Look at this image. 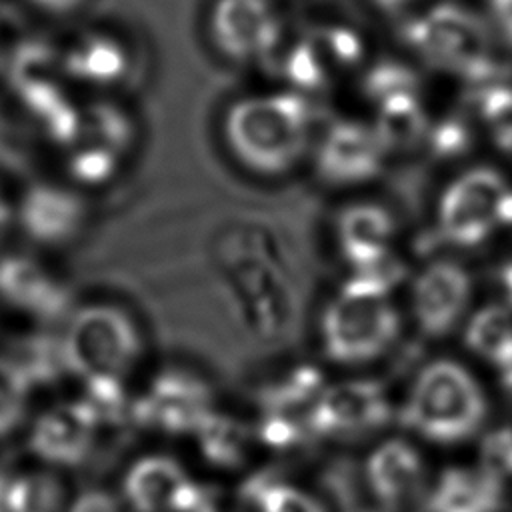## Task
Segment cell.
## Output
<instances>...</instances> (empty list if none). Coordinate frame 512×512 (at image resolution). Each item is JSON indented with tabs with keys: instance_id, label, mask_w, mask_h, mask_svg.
<instances>
[{
	"instance_id": "6da1fadb",
	"label": "cell",
	"mask_w": 512,
	"mask_h": 512,
	"mask_svg": "<svg viewBox=\"0 0 512 512\" xmlns=\"http://www.w3.org/2000/svg\"><path fill=\"white\" fill-rule=\"evenodd\" d=\"M314 114L296 92L246 94L232 100L220 122L228 154L248 172L274 178L308 154Z\"/></svg>"
},
{
	"instance_id": "7a4b0ae2",
	"label": "cell",
	"mask_w": 512,
	"mask_h": 512,
	"mask_svg": "<svg viewBox=\"0 0 512 512\" xmlns=\"http://www.w3.org/2000/svg\"><path fill=\"white\" fill-rule=\"evenodd\" d=\"M488 402L478 378L460 362L438 358L420 368L410 384L402 418L410 430L434 444H460L472 438Z\"/></svg>"
},
{
	"instance_id": "3957f363",
	"label": "cell",
	"mask_w": 512,
	"mask_h": 512,
	"mask_svg": "<svg viewBox=\"0 0 512 512\" xmlns=\"http://www.w3.org/2000/svg\"><path fill=\"white\" fill-rule=\"evenodd\" d=\"M60 352L66 372L84 382L124 380L144 354V334L126 306L86 302L70 312Z\"/></svg>"
},
{
	"instance_id": "277c9868",
	"label": "cell",
	"mask_w": 512,
	"mask_h": 512,
	"mask_svg": "<svg viewBox=\"0 0 512 512\" xmlns=\"http://www.w3.org/2000/svg\"><path fill=\"white\" fill-rule=\"evenodd\" d=\"M400 328V312L390 294L346 280L322 310L320 344L336 364H366L390 350Z\"/></svg>"
},
{
	"instance_id": "5b68a950",
	"label": "cell",
	"mask_w": 512,
	"mask_h": 512,
	"mask_svg": "<svg viewBox=\"0 0 512 512\" xmlns=\"http://www.w3.org/2000/svg\"><path fill=\"white\" fill-rule=\"evenodd\" d=\"M512 186L492 166H472L456 174L436 202L440 236L460 248L480 246L508 226Z\"/></svg>"
},
{
	"instance_id": "8992f818",
	"label": "cell",
	"mask_w": 512,
	"mask_h": 512,
	"mask_svg": "<svg viewBox=\"0 0 512 512\" xmlns=\"http://www.w3.org/2000/svg\"><path fill=\"white\" fill-rule=\"evenodd\" d=\"M212 48L234 64L266 60L282 38L272 0H214L208 12Z\"/></svg>"
},
{
	"instance_id": "52a82bcc",
	"label": "cell",
	"mask_w": 512,
	"mask_h": 512,
	"mask_svg": "<svg viewBox=\"0 0 512 512\" xmlns=\"http://www.w3.org/2000/svg\"><path fill=\"white\" fill-rule=\"evenodd\" d=\"M386 156L388 148L372 122L342 118L316 142L314 168L330 186H362L382 172Z\"/></svg>"
},
{
	"instance_id": "ba28073f",
	"label": "cell",
	"mask_w": 512,
	"mask_h": 512,
	"mask_svg": "<svg viewBox=\"0 0 512 512\" xmlns=\"http://www.w3.org/2000/svg\"><path fill=\"white\" fill-rule=\"evenodd\" d=\"M14 206L16 226L30 242L46 250L74 244L90 218L82 192L60 182L30 184Z\"/></svg>"
},
{
	"instance_id": "9c48e42d",
	"label": "cell",
	"mask_w": 512,
	"mask_h": 512,
	"mask_svg": "<svg viewBox=\"0 0 512 512\" xmlns=\"http://www.w3.org/2000/svg\"><path fill=\"white\" fill-rule=\"evenodd\" d=\"M122 502L132 512H214L202 488L166 454L140 456L126 468Z\"/></svg>"
},
{
	"instance_id": "30bf717a",
	"label": "cell",
	"mask_w": 512,
	"mask_h": 512,
	"mask_svg": "<svg viewBox=\"0 0 512 512\" xmlns=\"http://www.w3.org/2000/svg\"><path fill=\"white\" fill-rule=\"evenodd\" d=\"M390 420V400L376 380H346L326 386L306 412L312 434L350 438L382 428Z\"/></svg>"
},
{
	"instance_id": "8fae6325",
	"label": "cell",
	"mask_w": 512,
	"mask_h": 512,
	"mask_svg": "<svg viewBox=\"0 0 512 512\" xmlns=\"http://www.w3.org/2000/svg\"><path fill=\"white\" fill-rule=\"evenodd\" d=\"M412 46L434 66L468 70L486 62L482 22L454 4H440L422 14L410 28Z\"/></svg>"
},
{
	"instance_id": "7c38bea8",
	"label": "cell",
	"mask_w": 512,
	"mask_h": 512,
	"mask_svg": "<svg viewBox=\"0 0 512 512\" xmlns=\"http://www.w3.org/2000/svg\"><path fill=\"white\" fill-rule=\"evenodd\" d=\"M470 300L468 270L448 258L428 262L410 284V314L430 338L450 334L468 316Z\"/></svg>"
},
{
	"instance_id": "4fadbf2b",
	"label": "cell",
	"mask_w": 512,
	"mask_h": 512,
	"mask_svg": "<svg viewBox=\"0 0 512 512\" xmlns=\"http://www.w3.org/2000/svg\"><path fill=\"white\" fill-rule=\"evenodd\" d=\"M98 424L82 400L56 404L32 422L28 448L46 466H76L90 454Z\"/></svg>"
},
{
	"instance_id": "5bb4252c",
	"label": "cell",
	"mask_w": 512,
	"mask_h": 512,
	"mask_svg": "<svg viewBox=\"0 0 512 512\" xmlns=\"http://www.w3.org/2000/svg\"><path fill=\"white\" fill-rule=\"evenodd\" d=\"M144 410L154 426L176 434H196L214 412L210 388L186 370L160 374L144 398Z\"/></svg>"
},
{
	"instance_id": "9a60e30c",
	"label": "cell",
	"mask_w": 512,
	"mask_h": 512,
	"mask_svg": "<svg viewBox=\"0 0 512 512\" xmlns=\"http://www.w3.org/2000/svg\"><path fill=\"white\" fill-rule=\"evenodd\" d=\"M396 222L388 208L374 202L346 206L334 224V238L340 256L352 272L366 270L390 260Z\"/></svg>"
},
{
	"instance_id": "2e32d148",
	"label": "cell",
	"mask_w": 512,
	"mask_h": 512,
	"mask_svg": "<svg viewBox=\"0 0 512 512\" xmlns=\"http://www.w3.org/2000/svg\"><path fill=\"white\" fill-rule=\"evenodd\" d=\"M0 300L24 314L52 318L64 310L66 290L56 274L28 254L0 258Z\"/></svg>"
},
{
	"instance_id": "e0dca14e",
	"label": "cell",
	"mask_w": 512,
	"mask_h": 512,
	"mask_svg": "<svg viewBox=\"0 0 512 512\" xmlns=\"http://www.w3.org/2000/svg\"><path fill=\"white\" fill-rule=\"evenodd\" d=\"M364 474L372 496L382 506L400 508L420 492L426 466L410 442L388 438L368 454Z\"/></svg>"
},
{
	"instance_id": "ac0fdd59",
	"label": "cell",
	"mask_w": 512,
	"mask_h": 512,
	"mask_svg": "<svg viewBox=\"0 0 512 512\" xmlns=\"http://www.w3.org/2000/svg\"><path fill=\"white\" fill-rule=\"evenodd\" d=\"M68 80L92 88H114L130 70V52L124 42L106 30L78 36L60 56Z\"/></svg>"
},
{
	"instance_id": "d6986e66",
	"label": "cell",
	"mask_w": 512,
	"mask_h": 512,
	"mask_svg": "<svg viewBox=\"0 0 512 512\" xmlns=\"http://www.w3.org/2000/svg\"><path fill=\"white\" fill-rule=\"evenodd\" d=\"M504 482L482 466H450L438 474L428 512H500Z\"/></svg>"
},
{
	"instance_id": "ffe728a7",
	"label": "cell",
	"mask_w": 512,
	"mask_h": 512,
	"mask_svg": "<svg viewBox=\"0 0 512 512\" xmlns=\"http://www.w3.org/2000/svg\"><path fill=\"white\" fill-rule=\"evenodd\" d=\"M466 348L500 374L512 368V308L490 304L466 320Z\"/></svg>"
},
{
	"instance_id": "44dd1931",
	"label": "cell",
	"mask_w": 512,
	"mask_h": 512,
	"mask_svg": "<svg viewBox=\"0 0 512 512\" xmlns=\"http://www.w3.org/2000/svg\"><path fill=\"white\" fill-rule=\"evenodd\" d=\"M372 124L388 150L412 146L428 132V120L418 94H404L378 104V118Z\"/></svg>"
},
{
	"instance_id": "7402d4cb",
	"label": "cell",
	"mask_w": 512,
	"mask_h": 512,
	"mask_svg": "<svg viewBox=\"0 0 512 512\" xmlns=\"http://www.w3.org/2000/svg\"><path fill=\"white\" fill-rule=\"evenodd\" d=\"M196 440L202 456L220 468L240 464L248 452L250 432L234 416L212 412V416L196 430Z\"/></svg>"
},
{
	"instance_id": "603a6c76",
	"label": "cell",
	"mask_w": 512,
	"mask_h": 512,
	"mask_svg": "<svg viewBox=\"0 0 512 512\" xmlns=\"http://www.w3.org/2000/svg\"><path fill=\"white\" fill-rule=\"evenodd\" d=\"M68 500L64 484L48 470L10 476L8 512H66Z\"/></svg>"
},
{
	"instance_id": "cb8c5ba5",
	"label": "cell",
	"mask_w": 512,
	"mask_h": 512,
	"mask_svg": "<svg viewBox=\"0 0 512 512\" xmlns=\"http://www.w3.org/2000/svg\"><path fill=\"white\" fill-rule=\"evenodd\" d=\"M324 388V376L318 368L296 366L262 392V408L264 412L284 414H294L302 406L310 410Z\"/></svg>"
},
{
	"instance_id": "d4e9b609",
	"label": "cell",
	"mask_w": 512,
	"mask_h": 512,
	"mask_svg": "<svg viewBox=\"0 0 512 512\" xmlns=\"http://www.w3.org/2000/svg\"><path fill=\"white\" fill-rule=\"evenodd\" d=\"M246 500L256 512H326L322 502L300 486L258 478L246 490Z\"/></svg>"
},
{
	"instance_id": "484cf974",
	"label": "cell",
	"mask_w": 512,
	"mask_h": 512,
	"mask_svg": "<svg viewBox=\"0 0 512 512\" xmlns=\"http://www.w3.org/2000/svg\"><path fill=\"white\" fill-rule=\"evenodd\" d=\"M30 388L32 384L18 362L0 356V438L22 426L28 412Z\"/></svg>"
},
{
	"instance_id": "4316f807",
	"label": "cell",
	"mask_w": 512,
	"mask_h": 512,
	"mask_svg": "<svg viewBox=\"0 0 512 512\" xmlns=\"http://www.w3.org/2000/svg\"><path fill=\"white\" fill-rule=\"evenodd\" d=\"M310 432L306 418L300 420L294 414L264 412L256 428L258 440L272 450H290L298 446Z\"/></svg>"
},
{
	"instance_id": "83f0119b",
	"label": "cell",
	"mask_w": 512,
	"mask_h": 512,
	"mask_svg": "<svg viewBox=\"0 0 512 512\" xmlns=\"http://www.w3.org/2000/svg\"><path fill=\"white\" fill-rule=\"evenodd\" d=\"M480 116L494 138L506 150H512V88L498 86L480 100Z\"/></svg>"
},
{
	"instance_id": "f1b7e54d",
	"label": "cell",
	"mask_w": 512,
	"mask_h": 512,
	"mask_svg": "<svg viewBox=\"0 0 512 512\" xmlns=\"http://www.w3.org/2000/svg\"><path fill=\"white\" fill-rule=\"evenodd\" d=\"M478 466L502 482L512 480V426H498L482 436Z\"/></svg>"
},
{
	"instance_id": "f546056e",
	"label": "cell",
	"mask_w": 512,
	"mask_h": 512,
	"mask_svg": "<svg viewBox=\"0 0 512 512\" xmlns=\"http://www.w3.org/2000/svg\"><path fill=\"white\" fill-rule=\"evenodd\" d=\"M368 94L376 104L388 102L404 94H418L416 82L410 70L398 64H382L368 74Z\"/></svg>"
},
{
	"instance_id": "4dcf8cb0",
	"label": "cell",
	"mask_w": 512,
	"mask_h": 512,
	"mask_svg": "<svg viewBox=\"0 0 512 512\" xmlns=\"http://www.w3.org/2000/svg\"><path fill=\"white\" fill-rule=\"evenodd\" d=\"M66 512H124L122 500L106 488H86L72 496L66 504Z\"/></svg>"
},
{
	"instance_id": "1f68e13d",
	"label": "cell",
	"mask_w": 512,
	"mask_h": 512,
	"mask_svg": "<svg viewBox=\"0 0 512 512\" xmlns=\"http://www.w3.org/2000/svg\"><path fill=\"white\" fill-rule=\"evenodd\" d=\"M486 10L494 30L512 46V0H486Z\"/></svg>"
},
{
	"instance_id": "d6a6232c",
	"label": "cell",
	"mask_w": 512,
	"mask_h": 512,
	"mask_svg": "<svg viewBox=\"0 0 512 512\" xmlns=\"http://www.w3.org/2000/svg\"><path fill=\"white\" fill-rule=\"evenodd\" d=\"M24 2L48 16H68L80 10L88 0H24Z\"/></svg>"
},
{
	"instance_id": "836d02e7",
	"label": "cell",
	"mask_w": 512,
	"mask_h": 512,
	"mask_svg": "<svg viewBox=\"0 0 512 512\" xmlns=\"http://www.w3.org/2000/svg\"><path fill=\"white\" fill-rule=\"evenodd\" d=\"M12 226H16V206L0 182V244L10 234Z\"/></svg>"
},
{
	"instance_id": "e575fe53",
	"label": "cell",
	"mask_w": 512,
	"mask_h": 512,
	"mask_svg": "<svg viewBox=\"0 0 512 512\" xmlns=\"http://www.w3.org/2000/svg\"><path fill=\"white\" fill-rule=\"evenodd\" d=\"M500 286L504 292V298L508 302V308H512V254L504 260L500 268Z\"/></svg>"
},
{
	"instance_id": "d590c367",
	"label": "cell",
	"mask_w": 512,
	"mask_h": 512,
	"mask_svg": "<svg viewBox=\"0 0 512 512\" xmlns=\"http://www.w3.org/2000/svg\"><path fill=\"white\" fill-rule=\"evenodd\" d=\"M370 2L384 14H398L406 8H410L416 0H370Z\"/></svg>"
},
{
	"instance_id": "8d00e7d4",
	"label": "cell",
	"mask_w": 512,
	"mask_h": 512,
	"mask_svg": "<svg viewBox=\"0 0 512 512\" xmlns=\"http://www.w3.org/2000/svg\"><path fill=\"white\" fill-rule=\"evenodd\" d=\"M6 46H4V38H2V30H0V72L4 70V66H6Z\"/></svg>"
}]
</instances>
